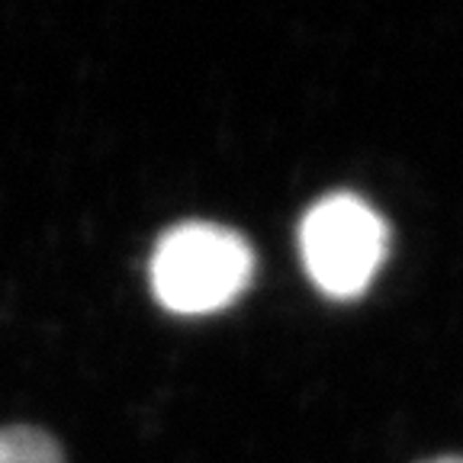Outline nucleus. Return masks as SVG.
Returning a JSON list of instances; mask_svg holds the SVG:
<instances>
[{
    "mask_svg": "<svg viewBox=\"0 0 463 463\" xmlns=\"http://www.w3.org/2000/svg\"><path fill=\"white\" fill-rule=\"evenodd\" d=\"M254 277V251L235 229L181 222L152 254V289L167 312L203 316L235 303Z\"/></svg>",
    "mask_w": 463,
    "mask_h": 463,
    "instance_id": "nucleus-1",
    "label": "nucleus"
},
{
    "mask_svg": "<svg viewBox=\"0 0 463 463\" xmlns=\"http://www.w3.org/2000/svg\"><path fill=\"white\" fill-rule=\"evenodd\" d=\"M390 245L383 216L357 194H328L299 222L306 274L326 297L354 299L370 287Z\"/></svg>",
    "mask_w": 463,
    "mask_h": 463,
    "instance_id": "nucleus-2",
    "label": "nucleus"
},
{
    "mask_svg": "<svg viewBox=\"0 0 463 463\" xmlns=\"http://www.w3.org/2000/svg\"><path fill=\"white\" fill-rule=\"evenodd\" d=\"M0 463H65V454L43 428H0Z\"/></svg>",
    "mask_w": 463,
    "mask_h": 463,
    "instance_id": "nucleus-3",
    "label": "nucleus"
},
{
    "mask_svg": "<svg viewBox=\"0 0 463 463\" xmlns=\"http://www.w3.org/2000/svg\"><path fill=\"white\" fill-rule=\"evenodd\" d=\"M431 463H463V457H441V460H431Z\"/></svg>",
    "mask_w": 463,
    "mask_h": 463,
    "instance_id": "nucleus-4",
    "label": "nucleus"
}]
</instances>
